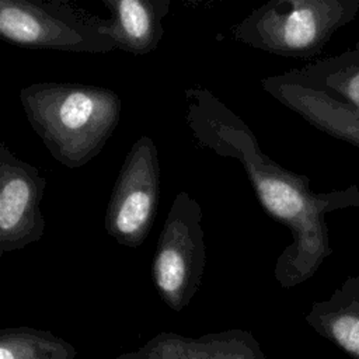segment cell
<instances>
[{"label":"cell","instance_id":"obj_1","mask_svg":"<svg viewBox=\"0 0 359 359\" xmlns=\"http://www.w3.org/2000/svg\"><path fill=\"white\" fill-rule=\"evenodd\" d=\"M184 97L187 125L198 146L237 160L261 208L290 231L292 243L275 264L278 283L290 289L309 280L332 254L327 213L359 208V187L313 191L309 177L282 167L265 154L251 128L212 91L192 86Z\"/></svg>","mask_w":359,"mask_h":359},{"label":"cell","instance_id":"obj_2","mask_svg":"<svg viewBox=\"0 0 359 359\" xmlns=\"http://www.w3.org/2000/svg\"><path fill=\"white\" fill-rule=\"evenodd\" d=\"M20 101L50 156L67 168H80L101 153L122 112L112 88L81 83H34L20 90Z\"/></svg>","mask_w":359,"mask_h":359},{"label":"cell","instance_id":"obj_3","mask_svg":"<svg viewBox=\"0 0 359 359\" xmlns=\"http://www.w3.org/2000/svg\"><path fill=\"white\" fill-rule=\"evenodd\" d=\"M358 13L359 0H269L243 18L233 36L276 56L314 59Z\"/></svg>","mask_w":359,"mask_h":359},{"label":"cell","instance_id":"obj_4","mask_svg":"<svg viewBox=\"0 0 359 359\" xmlns=\"http://www.w3.org/2000/svg\"><path fill=\"white\" fill-rule=\"evenodd\" d=\"M0 36L27 49L76 53L115 49L104 18L66 0H0Z\"/></svg>","mask_w":359,"mask_h":359},{"label":"cell","instance_id":"obj_5","mask_svg":"<svg viewBox=\"0 0 359 359\" xmlns=\"http://www.w3.org/2000/svg\"><path fill=\"white\" fill-rule=\"evenodd\" d=\"M206 265L201 205L180 191L160 231L151 280L160 299L174 311H182L198 292Z\"/></svg>","mask_w":359,"mask_h":359},{"label":"cell","instance_id":"obj_6","mask_svg":"<svg viewBox=\"0 0 359 359\" xmlns=\"http://www.w3.org/2000/svg\"><path fill=\"white\" fill-rule=\"evenodd\" d=\"M158 198V151L143 135L130 146L114 184L104 217L108 236L119 245L140 247L154 223Z\"/></svg>","mask_w":359,"mask_h":359},{"label":"cell","instance_id":"obj_7","mask_svg":"<svg viewBox=\"0 0 359 359\" xmlns=\"http://www.w3.org/2000/svg\"><path fill=\"white\" fill-rule=\"evenodd\" d=\"M46 178L0 143V255L25 248L45 234L41 202Z\"/></svg>","mask_w":359,"mask_h":359},{"label":"cell","instance_id":"obj_8","mask_svg":"<svg viewBox=\"0 0 359 359\" xmlns=\"http://www.w3.org/2000/svg\"><path fill=\"white\" fill-rule=\"evenodd\" d=\"M262 90L321 132L359 147V112L287 72L261 79Z\"/></svg>","mask_w":359,"mask_h":359},{"label":"cell","instance_id":"obj_9","mask_svg":"<svg viewBox=\"0 0 359 359\" xmlns=\"http://www.w3.org/2000/svg\"><path fill=\"white\" fill-rule=\"evenodd\" d=\"M109 17L104 18L107 35L115 49L147 55L157 49L163 20L170 13V0H102Z\"/></svg>","mask_w":359,"mask_h":359},{"label":"cell","instance_id":"obj_10","mask_svg":"<svg viewBox=\"0 0 359 359\" xmlns=\"http://www.w3.org/2000/svg\"><path fill=\"white\" fill-rule=\"evenodd\" d=\"M307 324L359 359V276L346 278L332 294L311 306Z\"/></svg>","mask_w":359,"mask_h":359},{"label":"cell","instance_id":"obj_11","mask_svg":"<svg viewBox=\"0 0 359 359\" xmlns=\"http://www.w3.org/2000/svg\"><path fill=\"white\" fill-rule=\"evenodd\" d=\"M287 73L297 81L317 88L359 112V41L342 53Z\"/></svg>","mask_w":359,"mask_h":359},{"label":"cell","instance_id":"obj_12","mask_svg":"<svg viewBox=\"0 0 359 359\" xmlns=\"http://www.w3.org/2000/svg\"><path fill=\"white\" fill-rule=\"evenodd\" d=\"M76 348L46 330H0V359H76Z\"/></svg>","mask_w":359,"mask_h":359},{"label":"cell","instance_id":"obj_13","mask_svg":"<svg viewBox=\"0 0 359 359\" xmlns=\"http://www.w3.org/2000/svg\"><path fill=\"white\" fill-rule=\"evenodd\" d=\"M185 344L191 359H266L259 342L245 330L185 337Z\"/></svg>","mask_w":359,"mask_h":359},{"label":"cell","instance_id":"obj_14","mask_svg":"<svg viewBox=\"0 0 359 359\" xmlns=\"http://www.w3.org/2000/svg\"><path fill=\"white\" fill-rule=\"evenodd\" d=\"M115 359H191V356L184 335L164 331L136 351L121 353Z\"/></svg>","mask_w":359,"mask_h":359}]
</instances>
